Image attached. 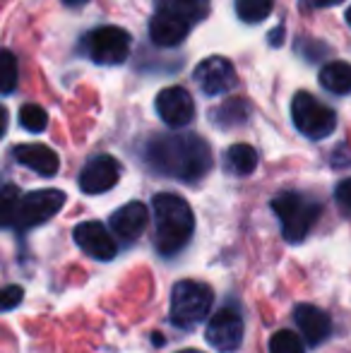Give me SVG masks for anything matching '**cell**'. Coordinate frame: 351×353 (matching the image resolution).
Instances as JSON below:
<instances>
[{"label":"cell","mask_w":351,"mask_h":353,"mask_svg":"<svg viewBox=\"0 0 351 353\" xmlns=\"http://www.w3.org/2000/svg\"><path fill=\"white\" fill-rule=\"evenodd\" d=\"M212 310V288L202 281L183 279L171 291V322L178 330L197 327Z\"/></svg>","instance_id":"4"},{"label":"cell","mask_w":351,"mask_h":353,"mask_svg":"<svg viewBox=\"0 0 351 353\" xmlns=\"http://www.w3.org/2000/svg\"><path fill=\"white\" fill-rule=\"evenodd\" d=\"M294 320L299 325L303 339L308 341V346H320L330 336V332H332V320H330L328 312L315 305H308V303L296 305Z\"/></svg>","instance_id":"14"},{"label":"cell","mask_w":351,"mask_h":353,"mask_svg":"<svg viewBox=\"0 0 351 353\" xmlns=\"http://www.w3.org/2000/svg\"><path fill=\"white\" fill-rule=\"evenodd\" d=\"M0 89H3V94L8 97V94L14 92V87H17V61H14L12 51H8L5 48L3 53H0Z\"/></svg>","instance_id":"24"},{"label":"cell","mask_w":351,"mask_h":353,"mask_svg":"<svg viewBox=\"0 0 351 353\" xmlns=\"http://www.w3.org/2000/svg\"><path fill=\"white\" fill-rule=\"evenodd\" d=\"M243 317L234 307H221L219 312L212 315L207 322V341L214 346L217 351H236L243 341Z\"/></svg>","instance_id":"8"},{"label":"cell","mask_w":351,"mask_h":353,"mask_svg":"<svg viewBox=\"0 0 351 353\" xmlns=\"http://www.w3.org/2000/svg\"><path fill=\"white\" fill-rule=\"evenodd\" d=\"M347 22H349V24H351V8H349V10H347Z\"/></svg>","instance_id":"32"},{"label":"cell","mask_w":351,"mask_h":353,"mask_svg":"<svg viewBox=\"0 0 351 353\" xmlns=\"http://www.w3.org/2000/svg\"><path fill=\"white\" fill-rule=\"evenodd\" d=\"M190 22L176 17L171 12H164V10H157L154 17L150 22V39L154 41V46L161 48H171L183 43V39L190 34Z\"/></svg>","instance_id":"15"},{"label":"cell","mask_w":351,"mask_h":353,"mask_svg":"<svg viewBox=\"0 0 351 353\" xmlns=\"http://www.w3.org/2000/svg\"><path fill=\"white\" fill-rule=\"evenodd\" d=\"M66 205V192L63 190H34L27 192L24 197H19L17 210H14L12 226L17 228H34L39 223H46L48 219H53Z\"/></svg>","instance_id":"7"},{"label":"cell","mask_w":351,"mask_h":353,"mask_svg":"<svg viewBox=\"0 0 351 353\" xmlns=\"http://www.w3.org/2000/svg\"><path fill=\"white\" fill-rule=\"evenodd\" d=\"M145 159L157 173L178 181H200L212 168V149L197 135H159L145 149Z\"/></svg>","instance_id":"1"},{"label":"cell","mask_w":351,"mask_h":353,"mask_svg":"<svg viewBox=\"0 0 351 353\" xmlns=\"http://www.w3.org/2000/svg\"><path fill=\"white\" fill-rule=\"evenodd\" d=\"M157 113L169 128H185L195 116V103L188 89L166 87L157 94Z\"/></svg>","instance_id":"11"},{"label":"cell","mask_w":351,"mask_h":353,"mask_svg":"<svg viewBox=\"0 0 351 353\" xmlns=\"http://www.w3.org/2000/svg\"><path fill=\"white\" fill-rule=\"evenodd\" d=\"M270 353H305V344L294 332L279 330L270 339Z\"/></svg>","instance_id":"23"},{"label":"cell","mask_w":351,"mask_h":353,"mask_svg":"<svg viewBox=\"0 0 351 353\" xmlns=\"http://www.w3.org/2000/svg\"><path fill=\"white\" fill-rule=\"evenodd\" d=\"M281 39H284V27H277L274 32L267 37V41H270L272 46H281Z\"/></svg>","instance_id":"29"},{"label":"cell","mask_w":351,"mask_h":353,"mask_svg":"<svg viewBox=\"0 0 351 353\" xmlns=\"http://www.w3.org/2000/svg\"><path fill=\"white\" fill-rule=\"evenodd\" d=\"M24 298V291L19 286H5L3 293H0V307H3L5 312L14 310V307L22 303Z\"/></svg>","instance_id":"26"},{"label":"cell","mask_w":351,"mask_h":353,"mask_svg":"<svg viewBox=\"0 0 351 353\" xmlns=\"http://www.w3.org/2000/svg\"><path fill=\"white\" fill-rule=\"evenodd\" d=\"M272 8H274V0H236V14L250 24H258L270 17Z\"/></svg>","instance_id":"21"},{"label":"cell","mask_w":351,"mask_h":353,"mask_svg":"<svg viewBox=\"0 0 351 353\" xmlns=\"http://www.w3.org/2000/svg\"><path fill=\"white\" fill-rule=\"evenodd\" d=\"M63 3H66L68 8H82V5H85L87 0H63Z\"/></svg>","instance_id":"30"},{"label":"cell","mask_w":351,"mask_h":353,"mask_svg":"<svg viewBox=\"0 0 351 353\" xmlns=\"http://www.w3.org/2000/svg\"><path fill=\"white\" fill-rule=\"evenodd\" d=\"M72 241L80 245V250L85 255L94 257L99 262H108L116 257L118 248L113 236L108 233V228L99 221H85L72 231Z\"/></svg>","instance_id":"12"},{"label":"cell","mask_w":351,"mask_h":353,"mask_svg":"<svg viewBox=\"0 0 351 353\" xmlns=\"http://www.w3.org/2000/svg\"><path fill=\"white\" fill-rule=\"evenodd\" d=\"M210 118L221 128H231V125H241L248 118V106L241 99H231V101L221 103L217 111L210 113Z\"/></svg>","instance_id":"20"},{"label":"cell","mask_w":351,"mask_h":353,"mask_svg":"<svg viewBox=\"0 0 351 353\" xmlns=\"http://www.w3.org/2000/svg\"><path fill=\"white\" fill-rule=\"evenodd\" d=\"M82 51L97 65H121L130 53V34L121 27H97L82 39Z\"/></svg>","instance_id":"6"},{"label":"cell","mask_w":351,"mask_h":353,"mask_svg":"<svg viewBox=\"0 0 351 353\" xmlns=\"http://www.w3.org/2000/svg\"><path fill=\"white\" fill-rule=\"evenodd\" d=\"M303 3L310 5V8H332V5H339L344 0H303Z\"/></svg>","instance_id":"28"},{"label":"cell","mask_w":351,"mask_h":353,"mask_svg":"<svg viewBox=\"0 0 351 353\" xmlns=\"http://www.w3.org/2000/svg\"><path fill=\"white\" fill-rule=\"evenodd\" d=\"M157 10H164L195 24L210 14V0H157Z\"/></svg>","instance_id":"17"},{"label":"cell","mask_w":351,"mask_h":353,"mask_svg":"<svg viewBox=\"0 0 351 353\" xmlns=\"http://www.w3.org/2000/svg\"><path fill=\"white\" fill-rule=\"evenodd\" d=\"M19 125H22L27 132H34V135H39V132L46 130L48 113L43 111L41 106H37V103H27V106L19 108Z\"/></svg>","instance_id":"22"},{"label":"cell","mask_w":351,"mask_h":353,"mask_svg":"<svg viewBox=\"0 0 351 353\" xmlns=\"http://www.w3.org/2000/svg\"><path fill=\"white\" fill-rule=\"evenodd\" d=\"M272 212L279 216L284 241L296 245L313 231L320 214H323V207L315 200L299 195V192H281L272 200Z\"/></svg>","instance_id":"3"},{"label":"cell","mask_w":351,"mask_h":353,"mask_svg":"<svg viewBox=\"0 0 351 353\" xmlns=\"http://www.w3.org/2000/svg\"><path fill=\"white\" fill-rule=\"evenodd\" d=\"M320 84L332 94H349L351 92V65L342 61L328 63L320 70Z\"/></svg>","instance_id":"18"},{"label":"cell","mask_w":351,"mask_h":353,"mask_svg":"<svg viewBox=\"0 0 351 353\" xmlns=\"http://www.w3.org/2000/svg\"><path fill=\"white\" fill-rule=\"evenodd\" d=\"M226 168L236 176H250L258 168V152L250 144H234L226 149Z\"/></svg>","instance_id":"19"},{"label":"cell","mask_w":351,"mask_h":353,"mask_svg":"<svg viewBox=\"0 0 351 353\" xmlns=\"http://www.w3.org/2000/svg\"><path fill=\"white\" fill-rule=\"evenodd\" d=\"M12 154L22 166L32 168L34 173H39L43 178L56 176L58 168H61L58 154L46 144H19V147H14Z\"/></svg>","instance_id":"16"},{"label":"cell","mask_w":351,"mask_h":353,"mask_svg":"<svg viewBox=\"0 0 351 353\" xmlns=\"http://www.w3.org/2000/svg\"><path fill=\"white\" fill-rule=\"evenodd\" d=\"M181 353H202V351H195V349H185V351H181Z\"/></svg>","instance_id":"31"},{"label":"cell","mask_w":351,"mask_h":353,"mask_svg":"<svg viewBox=\"0 0 351 353\" xmlns=\"http://www.w3.org/2000/svg\"><path fill=\"white\" fill-rule=\"evenodd\" d=\"M195 82L200 84V89L207 94V97H219V94H226L236 87V70L231 65V61L221 56L214 58H205L200 65L192 72Z\"/></svg>","instance_id":"9"},{"label":"cell","mask_w":351,"mask_h":353,"mask_svg":"<svg viewBox=\"0 0 351 353\" xmlns=\"http://www.w3.org/2000/svg\"><path fill=\"white\" fill-rule=\"evenodd\" d=\"M334 195H337V202H339V205H344L347 210H351V178H347V181L339 183V185H337V192H334Z\"/></svg>","instance_id":"27"},{"label":"cell","mask_w":351,"mask_h":353,"mask_svg":"<svg viewBox=\"0 0 351 353\" xmlns=\"http://www.w3.org/2000/svg\"><path fill=\"white\" fill-rule=\"evenodd\" d=\"M121 178V163L108 154L89 159L87 166L80 171V190L87 195H101L108 192Z\"/></svg>","instance_id":"10"},{"label":"cell","mask_w":351,"mask_h":353,"mask_svg":"<svg viewBox=\"0 0 351 353\" xmlns=\"http://www.w3.org/2000/svg\"><path fill=\"white\" fill-rule=\"evenodd\" d=\"M291 118L294 125L301 135L310 137V140H325L334 132L337 128V113L330 106L320 103L313 94L299 92L291 101Z\"/></svg>","instance_id":"5"},{"label":"cell","mask_w":351,"mask_h":353,"mask_svg":"<svg viewBox=\"0 0 351 353\" xmlns=\"http://www.w3.org/2000/svg\"><path fill=\"white\" fill-rule=\"evenodd\" d=\"M17 202H19V192L12 183L3 188V226H12V219H14V210H17Z\"/></svg>","instance_id":"25"},{"label":"cell","mask_w":351,"mask_h":353,"mask_svg":"<svg viewBox=\"0 0 351 353\" xmlns=\"http://www.w3.org/2000/svg\"><path fill=\"white\" fill-rule=\"evenodd\" d=\"M152 210H154L157 223V250L161 255H176L178 250L185 248L195 231V216H192L190 205L174 192H159L152 200Z\"/></svg>","instance_id":"2"},{"label":"cell","mask_w":351,"mask_h":353,"mask_svg":"<svg viewBox=\"0 0 351 353\" xmlns=\"http://www.w3.org/2000/svg\"><path fill=\"white\" fill-rule=\"evenodd\" d=\"M147 223H150V212L142 202H128L111 214V231L126 243L137 241L145 233Z\"/></svg>","instance_id":"13"}]
</instances>
